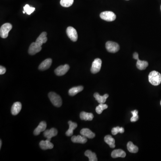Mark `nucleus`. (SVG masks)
I'll return each instance as SVG.
<instances>
[{
  "label": "nucleus",
  "instance_id": "obj_33",
  "mask_svg": "<svg viewBox=\"0 0 161 161\" xmlns=\"http://www.w3.org/2000/svg\"><path fill=\"white\" fill-rule=\"evenodd\" d=\"M133 57L136 60H137V59L139 58V55H138V54L137 53V52H135L133 53Z\"/></svg>",
  "mask_w": 161,
  "mask_h": 161
},
{
  "label": "nucleus",
  "instance_id": "obj_23",
  "mask_svg": "<svg viewBox=\"0 0 161 161\" xmlns=\"http://www.w3.org/2000/svg\"><path fill=\"white\" fill-rule=\"evenodd\" d=\"M136 66L139 70H142L145 69L148 66V63L146 61H141L139 59H137Z\"/></svg>",
  "mask_w": 161,
  "mask_h": 161
},
{
  "label": "nucleus",
  "instance_id": "obj_4",
  "mask_svg": "<svg viewBox=\"0 0 161 161\" xmlns=\"http://www.w3.org/2000/svg\"><path fill=\"white\" fill-rule=\"evenodd\" d=\"M101 18L107 22H112L116 19V15L112 11H104L100 15Z\"/></svg>",
  "mask_w": 161,
  "mask_h": 161
},
{
  "label": "nucleus",
  "instance_id": "obj_3",
  "mask_svg": "<svg viewBox=\"0 0 161 161\" xmlns=\"http://www.w3.org/2000/svg\"><path fill=\"white\" fill-rule=\"evenodd\" d=\"M12 28V25L11 23L4 24L0 29V36L1 38L5 39L8 36L9 33Z\"/></svg>",
  "mask_w": 161,
  "mask_h": 161
},
{
  "label": "nucleus",
  "instance_id": "obj_20",
  "mask_svg": "<svg viewBox=\"0 0 161 161\" xmlns=\"http://www.w3.org/2000/svg\"><path fill=\"white\" fill-rule=\"evenodd\" d=\"M68 124L69 125V129L66 132V135L68 137L72 136L73 134V130L77 128V123L73 122L71 121L68 122Z\"/></svg>",
  "mask_w": 161,
  "mask_h": 161
},
{
  "label": "nucleus",
  "instance_id": "obj_15",
  "mask_svg": "<svg viewBox=\"0 0 161 161\" xmlns=\"http://www.w3.org/2000/svg\"><path fill=\"white\" fill-rule=\"evenodd\" d=\"M22 109V104L19 102H17L13 104L12 106L11 113L13 115H18L21 111Z\"/></svg>",
  "mask_w": 161,
  "mask_h": 161
},
{
  "label": "nucleus",
  "instance_id": "obj_17",
  "mask_svg": "<svg viewBox=\"0 0 161 161\" xmlns=\"http://www.w3.org/2000/svg\"><path fill=\"white\" fill-rule=\"evenodd\" d=\"M47 35V33L46 32H43L38 37L35 42L38 45L41 47L43 44L46 43V42L47 41L48 39L46 37Z\"/></svg>",
  "mask_w": 161,
  "mask_h": 161
},
{
  "label": "nucleus",
  "instance_id": "obj_5",
  "mask_svg": "<svg viewBox=\"0 0 161 161\" xmlns=\"http://www.w3.org/2000/svg\"><path fill=\"white\" fill-rule=\"evenodd\" d=\"M106 48L108 52L115 53L119 50V45L115 42L108 41L106 44Z\"/></svg>",
  "mask_w": 161,
  "mask_h": 161
},
{
  "label": "nucleus",
  "instance_id": "obj_2",
  "mask_svg": "<svg viewBox=\"0 0 161 161\" xmlns=\"http://www.w3.org/2000/svg\"><path fill=\"white\" fill-rule=\"evenodd\" d=\"M48 96L51 103L54 106L57 107H61L62 104V101L60 95L54 92H51L48 94Z\"/></svg>",
  "mask_w": 161,
  "mask_h": 161
},
{
  "label": "nucleus",
  "instance_id": "obj_21",
  "mask_svg": "<svg viewBox=\"0 0 161 161\" xmlns=\"http://www.w3.org/2000/svg\"><path fill=\"white\" fill-rule=\"evenodd\" d=\"M80 117L82 120L91 121L94 118V115L92 113L82 112H80Z\"/></svg>",
  "mask_w": 161,
  "mask_h": 161
},
{
  "label": "nucleus",
  "instance_id": "obj_36",
  "mask_svg": "<svg viewBox=\"0 0 161 161\" xmlns=\"http://www.w3.org/2000/svg\"></svg>",
  "mask_w": 161,
  "mask_h": 161
},
{
  "label": "nucleus",
  "instance_id": "obj_35",
  "mask_svg": "<svg viewBox=\"0 0 161 161\" xmlns=\"http://www.w3.org/2000/svg\"><path fill=\"white\" fill-rule=\"evenodd\" d=\"M160 104H161V103H160Z\"/></svg>",
  "mask_w": 161,
  "mask_h": 161
},
{
  "label": "nucleus",
  "instance_id": "obj_18",
  "mask_svg": "<svg viewBox=\"0 0 161 161\" xmlns=\"http://www.w3.org/2000/svg\"><path fill=\"white\" fill-rule=\"evenodd\" d=\"M94 96L99 104H104L106 102L107 98L109 97V95L108 94H105L103 96H101L98 93H95L94 94Z\"/></svg>",
  "mask_w": 161,
  "mask_h": 161
},
{
  "label": "nucleus",
  "instance_id": "obj_8",
  "mask_svg": "<svg viewBox=\"0 0 161 161\" xmlns=\"http://www.w3.org/2000/svg\"><path fill=\"white\" fill-rule=\"evenodd\" d=\"M69 69V66L67 64L64 65H61L55 70V73L57 75L61 76L66 74Z\"/></svg>",
  "mask_w": 161,
  "mask_h": 161
},
{
  "label": "nucleus",
  "instance_id": "obj_12",
  "mask_svg": "<svg viewBox=\"0 0 161 161\" xmlns=\"http://www.w3.org/2000/svg\"><path fill=\"white\" fill-rule=\"evenodd\" d=\"M40 146L43 150L52 149L54 147L53 144L50 142V141L47 139L46 140L41 141L40 143Z\"/></svg>",
  "mask_w": 161,
  "mask_h": 161
},
{
  "label": "nucleus",
  "instance_id": "obj_31",
  "mask_svg": "<svg viewBox=\"0 0 161 161\" xmlns=\"http://www.w3.org/2000/svg\"><path fill=\"white\" fill-rule=\"evenodd\" d=\"M131 113L133 114V116L131 118L130 120L132 122H134L138 120L139 119V116L138 115V112L137 110H135L132 111Z\"/></svg>",
  "mask_w": 161,
  "mask_h": 161
},
{
  "label": "nucleus",
  "instance_id": "obj_1",
  "mask_svg": "<svg viewBox=\"0 0 161 161\" xmlns=\"http://www.w3.org/2000/svg\"><path fill=\"white\" fill-rule=\"evenodd\" d=\"M148 80L152 85L157 86L161 82V75L157 71H153L148 75Z\"/></svg>",
  "mask_w": 161,
  "mask_h": 161
},
{
  "label": "nucleus",
  "instance_id": "obj_6",
  "mask_svg": "<svg viewBox=\"0 0 161 161\" xmlns=\"http://www.w3.org/2000/svg\"><path fill=\"white\" fill-rule=\"evenodd\" d=\"M101 60L100 58L95 59L93 63H92V66H91V72L94 74L98 73L100 70L102 66Z\"/></svg>",
  "mask_w": 161,
  "mask_h": 161
},
{
  "label": "nucleus",
  "instance_id": "obj_24",
  "mask_svg": "<svg viewBox=\"0 0 161 161\" xmlns=\"http://www.w3.org/2000/svg\"><path fill=\"white\" fill-rule=\"evenodd\" d=\"M104 141L112 148L115 147V141L111 135H107L104 137Z\"/></svg>",
  "mask_w": 161,
  "mask_h": 161
},
{
  "label": "nucleus",
  "instance_id": "obj_27",
  "mask_svg": "<svg viewBox=\"0 0 161 161\" xmlns=\"http://www.w3.org/2000/svg\"><path fill=\"white\" fill-rule=\"evenodd\" d=\"M24 11L23 14L26 13L28 15H30L35 11V8L30 7L29 5H26L25 6L23 7Z\"/></svg>",
  "mask_w": 161,
  "mask_h": 161
},
{
  "label": "nucleus",
  "instance_id": "obj_9",
  "mask_svg": "<svg viewBox=\"0 0 161 161\" xmlns=\"http://www.w3.org/2000/svg\"><path fill=\"white\" fill-rule=\"evenodd\" d=\"M42 48L41 46L38 45L36 42H33L30 46L28 53L30 55H34L37 53L40 52Z\"/></svg>",
  "mask_w": 161,
  "mask_h": 161
},
{
  "label": "nucleus",
  "instance_id": "obj_7",
  "mask_svg": "<svg viewBox=\"0 0 161 161\" xmlns=\"http://www.w3.org/2000/svg\"><path fill=\"white\" fill-rule=\"evenodd\" d=\"M66 33L69 38L73 42H76L78 39V35L75 29L72 26L68 27L66 30Z\"/></svg>",
  "mask_w": 161,
  "mask_h": 161
},
{
  "label": "nucleus",
  "instance_id": "obj_22",
  "mask_svg": "<svg viewBox=\"0 0 161 161\" xmlns=\"http://www.w3.org/2000/svg\"><path fill=\"white\" fill-rule=\"evenodd\" d=\"M84 89L82 86H78L76 87H73L69 90V94L70 96H73L76 95L77 94L81 92Z\"/></svg>",
  "mask_w": 161,
  "mask_h": 161
},
{
  "label": "nucleus",
  "instance_id": "obj_34",
  "mask_svg": "<svg viewBox=\"0 0 161 161\" xmlns=\"http://www.w3.org/2000/svg\"><path fill=\"white\" fill-rule=\"evenodd\" d=\"M1 146H2V141L1 140H0V148H1Z\"/></svg>",
  "mask_w": 161,
  "mask_h": 161
},
{
  "label": "nucleus",
  "instance_id": "obj_13",
  "mask_svg": "<svg viewBox=\"0 0 161 161\" xmlns=\"http://www.w3.org/2000/svg\"><path fill=\"white\" fill-rule=\"evenodd\" d=\"M47 123L45 121H42L39 123V125L34 131V134L36 136L40 135L41 132H44L46 130Z\"/></svg>",
  "mask_w": 161,
  "mask_h": 161
},
{
  "label": "nucleus",
  "instance_id": "obj_10",
  "mask_svg": "<svg viewBox=\"0 0 161 161\" xmlns=\"http://www.w3.org/2000/svg\"><path fill=\"white\" fill-rule=\"evenodd\" d=\"M58 131L57 129L55 128H51L50 129L46 130L44 133V136L47 139L51 141L52 137H54L57 135Z\"/></svg>",
  "mask_w": 161,
  "mask_h": 161
},
{
  "label": "nucleus",
  "instance_id": "obj_19",
  "mask_svg": "<svg viewBox=\"0 0 161 161\" xmlns=\"http://www.w3.org/2000/svg\"><path fill=\"white\" fill-rule=\"evenodd\" d=\"M126 153L123 150L118 149L113 150L111 154L112 157L114 158H125L126 156Z\"/></svg>",
  "mask_w": 161,
  "mask_h": 161
},
{
  "label": "nucleus",
  "instance_id": "obj_30",
  "mask_svg": "<svg viewBox=\"0 0 161 161\" xmlns=\"http://www.w3.org/2000/svg\"><path fill=\"white\" fill-rule=\"evenodd\" d=\"M125 132V129L123 127H116L113 128L112 130V133L114 135H116L118 133H123Z\"/></svg>",
  "mask_w": 161,
  "mask_h": 161
},
{
  "label": "nucleus",
  "instance_id": "obj_11",
  "mask_svg": "<svg viewBox=\"0 0 161 161\" xmlns=\"http://www.w3.org/2000/svg\"><path fill=\"white\" fill-rule=\"evenodd\" d=\"M52 64V60L51 58L47 59L43 61L39 66V69L41 71H44L48 69Z\"/></svg>",
  "mask_w": 161,
  "mask_h": 161
},
{
  "label": "nucleus",
  "instance_id": "obj_16",
  "mask_svg": "<svg viewBox=\"0 0 161 161\" xmlns=\"http://www.w3.org/2000/svg\"><path fill=\"white\" fill-rule=\"evenodd\" d=\"M80 133L82 136H84L86 138L92 139L95 137V134L90 129L87 128L82 129L80 131Z\"/></svg>",
  "mask_w": 161,
  "mask_h": 161
},
{
  "label": "nucleus",
  "instance_id": "obj_14",
  "mask_svg": "<svg viewBox=\"0 0 161 161\" xmlns=\"http://www.w3.org/2000/svg\"><path fill=\"white\" fill-rule=\"evenodd\" d=\"M71 141L73 143H76L85 144L87 142V139L84 136L78 135L77 136H73L71 138Z\"/></svg>",
  "mask_w": 161,
  "mask_h": 161
},
{
  "label": "nucleus",
  "instance_id": "obj_25",
  "mask_svg": "<svg viewBox=\"0 0 161 161\" xmlns=\"http://www.w3.org/2000/svg\"><path fill=\"white\" fill-rule=\"evenodd\" d=\"M85 155L89 158V161H98L96 154L90 150H87L85 153Z\"/></svg>",
  "mask_w": 161,
  "mask_h": 161
},
{
  "label": "nucleus",
  "instance_id": "obj_28",
  "mask_svg": "<svg viewBox=\"0 0 161 161\" xmlns=\"http://www.w3.org/2000/svg\"><path fill=\"white\" fill-rule=\"evenodd\" d=\"M108 108V106L107 104H99L98 106L96 108V112L98 114H101L103 111L105 109H107Z\"/></svg>",
  "mask_w": 161,
  "mask_h": 161
},
{
  "label": "nucleus",
  "instance_id": "obj_29",
  "mask_svg": "<svg viewBox=\"0 0 161 161\" xmlns=\"http://www.w3.org/2000/svg\"><path fill=\"white\" fill-rule=\"evenodd\" d=\"M74 0H61L60 4L64 7H69L72 5Z\"/></svg>",
  "mask_w": 161,
  "mask_h": 161
},
{
  "label": "nucleus",
  "instance_id": "obj_37",
  "mask_svg": "<svg viewBox=\"0 0 161 161\" xmlns=\"http://www.w3.org/2000/svg\"><path fill=\"white\" fill-rule=\"evenodd\" d=\"M127 1H128V0H127Z\"/></svg>",
  "mask_w": 161,
  "mask_h": 161
},
{
  "label": "nucleus",
  "instance_id": "obj_26",
  "mask_svg": "<svg viewBox=\"0 0 161 161\" xmlns=\"http://www.w3.org/2000/svg\"><path fill=\"white\" fill-rule=\"evenodd\" d=\"M127 148L130 153H137L138 151V148L131 141H129L127 144Z\"/></svg>",
  "mask_w": 161,
  "mask_h": 161
},
{
  "label": "nucleus",
  "instance_id": "obj_32",
  "mask_svg": "<svg viewBox=\"0 0 161 161\" xmlns=\"http://www.w3.org/2000/svg\"><path fill=\"white\" fill-rule=\"evenodd\" d=\"M6 69L4 67L2 66H0V74L2 75L4 74L6 72Z\"/></svg>",
  "mask_w": 161,
  "mask_h": 161
}]
</instances>
